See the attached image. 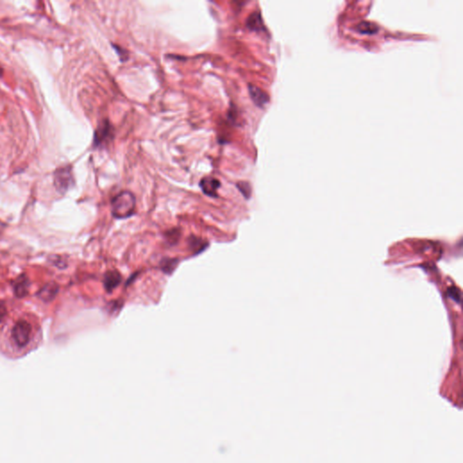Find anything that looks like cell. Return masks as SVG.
Listing matches in <instances>:
<instances>
[{
	"label": "cell",
	"instance_id": "cell-1",
	"mask_svg": "<svg viewBox=\"0 0 463 463\" xmlns=\"http://www.w3.org/2000/svg\"><path fill=\"white\" fill-rule=\"evenodd\" d=\"M136 209V198L132 192L122 191L111 201L112 215L118 219H125L134 215Z\"/></svg>",
	"mask_w": 463,
	"mask_h": 463
},
{
	"label": "cell",
	"instance_id": "cell-2",
	"mask_svg": "<svg viewBox=\"0 0 463 463\" xmlns=\"http://www.w3.org/2000/svg\"><path fill=\"white\" fill-rule=\"evenodd\" d=\"M32 327L27 320H19L13 327L11 336L18 347H25L30 341Z\"/></svg>",
	"mask_w": 463,
	"mask_h": 463
},
{
	"label": "cell",
	"instance_id": "cell-3",
	"mask_svg": "<svg viewBox=\"0 0 463 463\" xmlns=\"http://www.w3.org/2000/svg\"><path fill=\"white\" fill-rule=\"evenodd\" d=\"M113 138V128L110 122L104 121L99 124L94 134V146L100 147L110 142Z\"/></svg>",
	"mask_w": 463,
	"mask_h": 463
},
{
	"label": "cell",
	"instance_id": "cell-4",
	"mask_svg": "<svg viewBox=\"0 0 463 463\" xmlns=\"http://www.w3.org/2000/svg\"><path fill=\"white\" fill-rule=\"evenodd\" d=\"M55 184L56 189L65 193L72 186V176L71 167H63L55 172Z\"/></svg>",
	"mask_w": 463,
	"mask_h": 463
},
{
	"label": "cell",
	"instance_id": "cell-5",
	"mask_svg": "<svg viewBox=\"0 0 463 463\" xmlns=\"http://www.w3.org/2000/svg\"><path fill=\"white\" fill-rule=\"evenodd\" d=\"M199 186L203 193L211 198L217 197V190L220 188L221 183L218 179L213 177H205L201 179Z\"/></svg>",
	"mask_w": 463,
	"mask_h": 463
},
{
	"label": "cell",
	"instance_id": "cell-6",
	"mask_svg": "<svg viewBox=\"0 0 463 463\" xmlns=\"http://www.w3.org/2000/svg\"><path fill=\"white\" fill-rule=\"evenodd\" d=\"M249 93L254 104L257 105L260 108H264L270 100L269 95L265 91L253 84H249Z\"/></svg>",
	"mask_w": 463,
	"mask_h": 463
},
{
	"label": "cell",
	"instance_id": "cell-7",
	"mask_svg": "<svg viewBox=\"0 0 463 463\" xmlns=\"http://www.w3.org/2000/svg\"><path fill=\"white\" fill-rule=\"evenodd\" d=\"M29 281L26 275L19 276L14 283V293L18 298H24L28 295Z\"/></svg>",
	"mask_w": 463,
	"mask_h": 463
},
{
	"label": "cell",
	"instance_id": "cell-8",
	"mask_svg": "<svg viewBox=\"0 0 463 463\" xmlns=\"http://www.w3.org/2000/svg\"><path fill=\"white\" fill-rule=\"evenodd\" d=\"M122 281V276L118 271H108L104 276V287L108 293L112 292Z\"/></svg>",
	"mask_w": 463,
	"mask_h": 463
},
{
	"label": "cell",
	"instance_id": "cell-9",
	"mask_svg": "<svg viewBox=\"0 0 463 463\" xmlns=\"http://www.w3.org/2000/svg\"><path fill=\"white\" fill-rule=\"evenodd\" d=\"M246 26L249 28V30H252V31L260 32V31L265 30V25L263 22L260 12H254L253 14L249 16L246 21Z\"/></svg>",
	"mask_w": 463,
	"mask_h": 463
},
{
	"label": "cell",
	"instance_id": "cell-10",
	"mask_svg": "<svg viewBox=\"0 0 463 463\" xmlns=\"http://www.w3.org/2000/svg\"><path fill=\"white\" fill-rule=\"evenodd\" d=\"M58 290H59L58 285L55 284L54 282H51V283L44 285L40 290V292L38 293V297L44 301H50L56 296V294L58 293Z\"/></svg>",
	"mask_w": 463,
	"mask_h": 463
},
{
	"label": "cell",
	"instance_id": "cell-11",
	"mask_svg": "<svg viewBox=\"0 0 463 463\" xmlns=\"http://www.w3.org/2000/svg\"><path fill=\"white\" fill-rule=\"evenodd\" d=\"M356 30L360 33H365V34H373L378 31L377 26L374 23L371 22H361L359 24L356 28Z\"/></svg>",
	"mask_w": 463,
	"mask_h": 463
},
{
	"label": "cell",
	"instance_id": "cell-12",
	"mask_svg": "<svg viewBox=\"0 0 463 463\" xmlns=\"http://www.w3.org/2000/svg\"><path fill=\"white\" fill-rule=\"evenodd\" d=\"M237 188L243 196L249 198L251 197V186L247 182H240L237 184Z\"/></svg>",
	"mask_w": 463,
	"mask_h": 463
},
{
	"label": "cell",
	"instance_id": "cell-13",
	"mask_svg": "<svg viewBox=\"0 0 463 463\" xmlns=\"http://www.w3.org/2000/svg\"><path fill=\"white\" fill-rule=\"evenodd\" d=\"M6 312H7V310H6L5 304L2 303V302H0V322H2V320L5 319Z\"/></svg>",
	"mask_w": 463,
	"mask_h": 463
}]
</instances>
